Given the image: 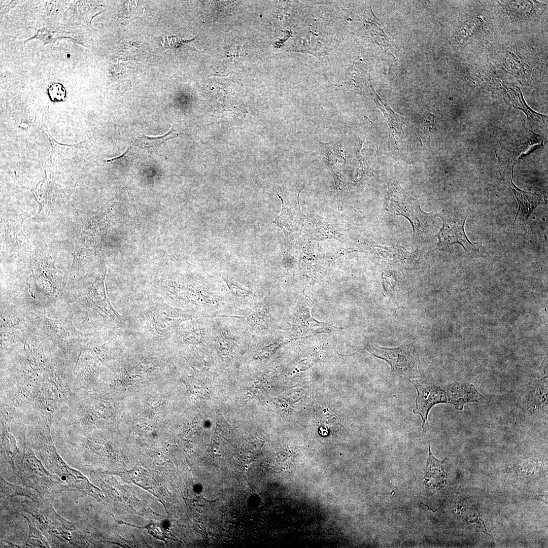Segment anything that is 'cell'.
<instances>
[{"mask_svg":"<svg viewBox=\"0 0 548 548\" xmlns=\"http://www.w3.org/2000/svg\"><path fill=\"white\" fill-rule=\"evenodd\" d=\"M417 391L416 406L413 413L421 416L423 431L429 430L428 415L431 408L438 403H451L457 410L463 409L471 402L473 391L468 383H454L445 385H422L417 380L410 382Z\"/></svg>","mask_w":548,"mask_h":548,"instance_id":"1","label":"cell"},{"mask_svg":"<svg viewBox=\"0 0 548 548\" xmlns=\"http://www.w3.org/2000/svg\"><path fill=\"white\" fill-rule=\"evenodd\" d=\"M43 500L41 507L38 503L32 504L24 500L20 507L38 521L40 528L55 546L79 547V530L72 523L60 517L48 500Z\"/></svg>","mask_w":548,"mask_h":548,"instance_id":"2","label":"cell"},{"mask_svg":"<svg viewBox=\"0 0 548 548\" xmlns=\"http://www.w3.org/2000/svg\"><path fill=\"white\" fill-rule=\"evenodd\" d=\"M19 468L23 484L35 489L42 499L51 500L56 494L68 489L60 478L49 473L28 452L24 454Z\"/></svg>","mask_w":548,"mask_h":548,"instance_id":"3","label":"cell"},{"mask_svg":"<svg viewBox=\"0 0 548 548\" xmlns=\"http://www.w3.org/2000/svg\"><path fill=\"white\" fill-rule=\"evenodd\" d=\"M374 356L386 360L394 373L409 382L420 376V358L411 344L397 348H385L374 345L371 350Z\"/></svg>","mask_w":548,"mask_h":548,"instance_id":"4","label":"cell"},{"mask_svg":"<svg viewBox=\"0 0 548 548\" xmlns=\"http://www.w3.org/2000/svg\"><path fill=\"white\" fill-rule=\"evenodd\" d=\"M438 216L442 220V226L436 235L438 239L437 249L448 250L453 245L459 244L467 252H479L482 243L471 242L465 232L466 216L449 211L440 212Z\"/></svg>","mask_w":548,"mask_h":548,"instance_id":"5","label":"cell"},{"mask_svg":"<svg viewBox=\"0 0 548 548\" xmlns=\"http://www.w3.org/2000/svg\"><path fill=\"white\" fill-rule=\"evenodd\" d=\"M387 210L396 215H401L408 219L412 223L414 232L426 233L429 225V219L432 213L427 214L423 212L419 204L413 201L400 203L392 200L389 203Z\"/></svg>","mask_w":548,"mask_h":548,"instance_id":"6","label":"cell"},{"mask_svg":"<svg viewBox=\"0 0 548 548\" xmlns=\"http://www.w3.org/2000/svg\"><path fill=\"white\" fill-rule=\"evenodd\" d=\"M282 201V209L279 215L273 221L283 231L285 236L296 230L300 226L304 218L298 201V198L293 202L285 195L277 194Z\"/></svg>","mask_w":548,"mask_h":548,"instance_id":"7","label":"cell"},{"mask_svg":"<svg viewBox=\"0 0 548 548\" xmlns=\"http://www.w3.org/2000/svg\"><path fill=\"white\" fill-rule=\"evenodd\" d=\"M511 184V186L510 187L515 195L519 205L515 220L519 216L525 221H527L532 211L542 203V200L536 193L520 190L514 185L512 180Z\"/></svg>","mask_w":548,"mask_h":548,"instance_id":"8","label":"cell"},{"mask_svg":"<svg viewBox=\"0 0 548 548\" xmlns=\"http://www.w3.org/2000/svg\"><path fill=\"white\" fill-rule=\"evenodd\" d=\"M428 443L429 453L427 461L424 480L427 483L432 480H435L436 481V485L443 484L446 479V473L442 466L444 460L440 461L434 457L431 451L429 441Z\"/></svg>","mask_w":548,"mask_h":548,"instance_id":"9","label":"cell"},{"mask_svg":"<svg viewBox=\"0 0 548 548\" xmlns=\"http://www.w3.org/2000/svg\"><path fill=\"white\" fill-rule=\"evenodd\" d=\"M15 496H24L30 498L34 502L37 503L38 497L33 494L27 488L14 485L8 483L1 475V501L4 503L10 497Z\"/></svg>","mask_w":548,"mask_h":548,"instance_id":"10","label":"cell"},{"mask_svg":"<svg viewBox=\"0 0 548 548\" xmlns=\"http://www.w3.org/2000/svg\"><path fill=\"white\" fill-rule=\"evenodd\" d=\"M125 11L124 13V22L125 25L129 22L138 17H140L143 14V9L139 7L135 1H128L125 3Z\"/></svg>","mask_w":548,"mask_h":548,"instance_id":"11","label":"cell"},{"mask_svg":"<svg viewBox=\"0 0 548 548\" xmlns=\"http://www.w3.org/2000/svg\"><path fill=\"white\" fill-rule=\"evenodd\" d=\"M49 97L53 101H61L64 100L66 92L63 86L57 83L51 84L48 88Z\"/></svg>","mask_w":548,"mask_h":548,"instance_id":"12","label":"cell"},{"mask_svg":"<svg viewBox=\"0 0 548 548\" xmlns=\"http://www.w3.org/2000/svg\"><path fill=\"white\" fill-rule=\"evenodd\" d=\"M22 516L24 518L26 519L27 523L29 528V532L28 535V538H33L35 539H38L41 540L44 543L46 547H49V544H48L46 539L41 534L40 532L36 528L34 520L32 517H29L27 516L22 515Z\"/></svg>","mask_w":548,"mask_h":548,"instance_id":"13","label":"cell"},{"mask_svg":"<svg viewBox=\"0 0 548 548\" xmlns=\"http://www.w3.org/2000/svg\"><path fill=\"white\" fill-rule=\"evenodd\" d=\"M33 38H38L44 44H47L54 40L55 35L51 30L43 28L38 30Z\"/></svg>","mask_w":548,"mask_h":548,"instance_id":"14","label":"cell"},{"mask_svg":"<svg viewBox=\"0 0 548 548\" xmlns=\"http://www.w3.org/2000/svg\"><path fill=\"white\" fill-rule=\"evenodd\" d=\"M245 467L246 469L247 470V469L248 468V465H246L245 466Z\"/></svg>","mask_w":548,"mask_h":548,"instance_id":"15","label":"cell"},{"mask_svg":"<svg viewBox=\"0 0 548 548\" xmlns=\"http://www.w3.org/2000/svg\"><path fill=\"white\" fill-rule=\"evenodd\" d=\"M216 452H217V451H216V450H214V452H215V453H216Z\"/></svg>","mask_w":548,"mask_h":548,"instance_id":"16","label":"cell"}]
</instances>
